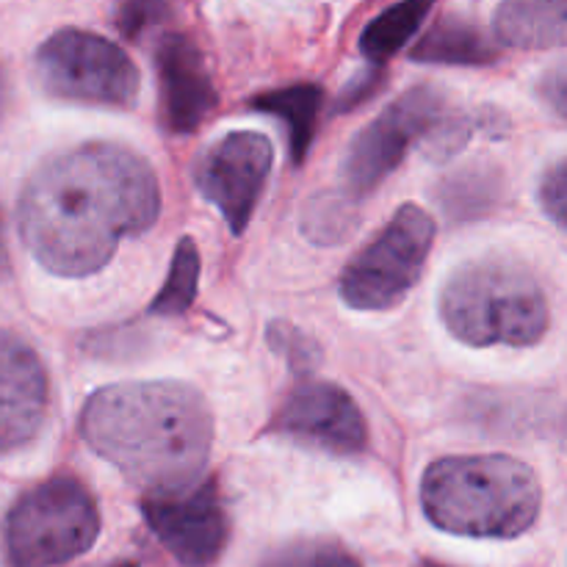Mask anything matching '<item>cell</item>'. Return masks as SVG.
<instances>
[{"label": "cell", "instance_id": "1", "mask_svg": "<svg viewBox=\"0 0 567 567\" xmlns=\"http://www.w3.org/2000/svg\"><path fill=\"white\" fill-rule=\"evenodd\" d=\"M161 214L153 166L114 142L50 155L31 172L17 216L28 252L59 277H89L114 258L122 238L142 236Z\"/></svg>", "mask_w": 567, "mask_h": 567}, {"label": "cell", "instance_id": "2", "mask_svg": "<svg viewBox=\"0 0 567 567\" xmlns=\"http://www.w3.org/2000/svg\"><path fill=\"white\" fill-rule=\"evenodd\" d=\"M81 435L147 496H175L203 480L214 415L203 393L183 382H120L89 396Z\"/></svg>", "mask_w": 567, "mask_h": 567}, {"label": "cell", "instance_id": "3", "mask_svg": "<svg viewBox=\"0 0 567 567\" xmlns=\"http://www.w3.org/2000/svg\"><path fill=\"white\" fill-rule=\"evenodd\" d=\"M543 491L535 471L509 454L443 457L421 480L424 515L449 535L509 540L535 526Z\"/></svg>", "mask_w": 567, "mask_h": 567}, {"label": "cell", "instance_id": "4", "mask_svg": "<svg viewBox=\"0 0 567 567\" xmlns=\"http://www.w3.org/2000/svg\"><path fill=\"white\" fill-rule=\"evenodd\" d=\"M441 319L468 347L526 349L548 332V302L526 266L509 258L468 260L449 275Z\"/></svg>", "mask_w": 567, "mask_h": 567}, {"label": "cell", "instance_id": "5", "mask_svg": "<svg viewBox=\"0 0 567 567\" xmlns=\"http://www.w3.org/2000/svg\"><path fill=\"white\" fill-rule=\"evenodd\" d=\"M100 535V509L75 476H53L17 498L6 518L9 567H59Z\"/></svg>", "mask_w": 567, "mask_h": 567}, {"label": "cell", "instance_id": "6", "mask_svg": "<svg viewBox=\"0 0 567 567\" xmlns=\"http://www.w3.org/2000/svg\"><path fill=\"white\" fill-rule=\"evenodd\" d=\"M39 86L59 100L131 109L142 75L120 44L81 28H61L33 55Z\"/></svg>", "mask_w": 567, "mask_h": 567}, {"label": "cell", "instance_id": "7", "mask_svg": "<svg viewBox=\"0 0 567 567\" xmlns=\"http://www.w3.org/2000/svg\"><path fill=\"white\" fill-rule=\"evenodd\" d=\"M435 241V219L402 205L343 269L338 291L354 310H391L413 291Z\"/></svg>", "mask_w": 567, "mask_h": 567}, {"label": "cell", "instance_id": "8", "mask_svg": "<svg viewBox=\"0 0 567 567\" xmlns=\"http://www.w3.org/2000/svg\"><path fill=\"white\" fill-rule=\"evenodd\" d=\"M454 111L449 109L443 92L430 83L408 89L396 103L369 122L349 147L341 166L343 197L349 203H363L402 164L404 153L413 144H421L424 150L430 147Z\"/></svg>", "mask_w": 567, "mask_h": 567}, {"label": "cell", "instance_id": "9", "mask_svg": "<svg viewBox=\"0 0 567 567\" xmlns=\"http://www.w3.org/2000/svg\"><path fill=\"white\" fill-rule=\"evenodd\" d=\"M275 150L264 133L233 131L210 144L194 166V186L227 221L233 236H241L266 188Z\"/></svg>", "mask_w": 567, "mask_h": 567}, {"label": "cell", "instance_id": "10", "mask_svg": "<svg viewBox=\"0 0 567 567\" xmlns=\"http://www.w3.org/2000/svg\"><path fill=\"white\" fill-rule=\"evenodd\" d=\"M142 515L161 546L183 567H210L230 540V518L216 480H205L175 496H147Z\"/></svg>", "mask_w": 567, "mask_h": 567}, {"label": "cell", "instance_id": "11", "mask_svg": "<svg viewBox=\"0 0 567 567\" xmlns=\"http://www.w3.org/2000/svg\"><path fill=\"white\" fill-rule=\"evenodd\" d=\"M269 432L352 457L369 446V426L358 402L332 382H302L271 419Z\"/></svg>", "mask_w": 567, "mask_h": 567}, {"label": "cell", "instance_id": "12", "mask_svg": "<svg viewBox=\"0 0 567 567\" xmlns=\"http://www.w3.org/2000/svg\"><path fill=\"white\" fill-rule=\"evenodd\" d=\"M153 61L164 127L175 136H188L214 114L219 103L203 50L186 33H164L155 44Z\"/></svg>", "mask_w": 567, "mask_h": 567}, {"label": "cell", "instance_id": "13", "mask_svg": "<svg viewBox=\"0 0 567 567\" xmlns=\"http://www.w3.org/2000/svg\"><path fill=\"white\" fill-rule=\"evenodd\" d=\"M48 371L37 349L0 330V454L39 435L48 415Z\"/></svg>", "mask_w": 567, "mask_h": 567}, {"label": "cell", "instance_id": "14", "mask_svg": "<svg viewBox=\"0 0 567 567\" xmlns=\"http://www.w3.org/2000/svg\"><path fill=\"white\" fill-rule=\"evenodd\" d=\"M496 37L520 50H548L567 44V0H513L496 9Z\"/></svg>", "mask_w": 567, "mask_h": 567}, {"label": "cell", "instance_id": "15", "mask_svg": "<svg viewBox=\"0 0 567 567\" xmlns=\"http://www.w3.org/2000/svg\"><path fill=\"white\" fill-rule=\"evenodd\" d=\"M410 59L421 64L485 66L498 59V50L487 42L485 33L463 17H441L410 50Z\"/></svg>", "mask_w": 567, "mask_h": 567}, {"label": "cell", "instance_id": "16", "mask_svg": "<svg viewBox=\"0 0 567 567\" xmlns=\"http://www.w3.org/2000/svg\"><path fill=\"white\" fill-rule=\"evenodd\" d=\"M252 105L264 114L277 116L286 125L293 164H302L310 144H313L316 122H319L321 105H324V92L316 83H297V86L258 94Z\"/></svg>", "mask_w": 567, "mask_h": 567}, {"label": "cell", "instance_id": "17", "mask_svg": "<svg viewBox=\"0 0 567 567\" xmlns=\"http://www.w3.org/2000/svg\"><path fill=\"white\" fill-rule=\"evenodd\" d=\"M432 14V3H399L382 11L380 17L365 25L360 33V50L371 64H382L391 55H396L410 39L415 37L426 17Z\"/></svg>", "mask_w": 567, "mask_h": 567}, {"label": "cell", "instance_id": "18", "mask_svg": "<svg viewBox=\"0 0 567 567\" xmlns=\"http://www.w3.org/2000/svg\"><path fill=\"white\" fill-rule=\"evenodd\" d=\"M199 286V249L194 238L183 236L177 241L175 255H172L169 275H166L164 286H161L158 297L150 302V316H161V319H175L183 316L197 299Z\"/></svg>", "mask_w": 567, "mask_h": 567}, {"label": "cell", "instance_id": "19", "mask_svg": "<svg viewBox=\"0 0 567 567\" xmlns=\"http://www.w3.org/2000/svg\"><path fill=\"white\" fill-rule=\"evenodd\" d=\"M498 197V175L491 166H471V169L457 172L441 188V199L454 219H468V216L482 214L487 205L496 203Z\"/></svg>", "mask_w": 567, "mask_h": 567}, {"label": "cell", "instance_id": "20", "mask_svg": "<svg viewBox=\"0 0 567 567\" xmlns=\"http://www.w3.org/2000/svg\"><path fill=\"white\" fill-rule=\"evenodd\" d=\"M354 203H349L347 197H319L310 203L308 214H305V233H308L313 241L319 244H336L341 238L349 236V230L354 227Z\"/></svg>", "mask_w": 567, "mask_h": 567}, {"label": "cell", "instance_id": "21", "mask_svg": "<svg viewBox=\"0 0 567 567\" xmlns=\"http://www.w3.org/2000/svg\"><path fill=\"white\" fill-rule=\"evenodd\" d=\"M266 338H269V347L277 354H282L291 371H297L299 377H310L319 369L321 347L299 327L288 324V321H271Z\"/></svg>", "mask_w": 567, "mask_h": 567}, {"label": "cell", "instance_id": "22", "mask_svg": "<svg viewBox=\"0 0 567 567\" xmlns=\"http://www.w3.org/2000/svg\"><path fill=\"white\" fill-rule=\"evenodd\" d=\"M264 567H360V563L336 543L302 540L277 551Z\"/></svg>", "mask_w": 567, "mask_h": 567}, {"label": "cell", "instance_id": "23", "mask_svg": "<svg viewBox=\"0 0 567 567\" xmlns=\"http://www.w3.org/2000/svg\"><path fill=\"white\" fill-rule=\"evenodd\" d=\"M540 205L554 225L567 233V161H559L546 172L540 183Z\"/></svg>", "mask_w": 567, "mask_h": 567}, {"label": "cell", "instance_id": "24", "mask_svg": "<svg viewBox=\"0 0 567 567\" xmlns=\"http://www.w3.org/2000/svg\"><path fill=\"white\" fill-rule=\"evenodd\" d=\"M169 14V6L164 3H125L116 11V28L127 39H138L147 28L158 25Z\"/></svg>", "mask_w": 567, "mask_h": 567}, {"label": "cell", "instance_id": "25", "mask_svg": "<svg viewBox=\"0 0 567 567\" xmlns=\"http://www.w3.org/2000/svg\"><path fill=\"white\" fill-rule=\"evenodd\" d=\"M537 94H540L543 103L567 120V61L565 64H557L554 70H548L546 75L537 83Z\"/></svg>", "mask_w": 567, "mask_h": 567}, {"label": "cell", "instance_id": "26", "mask_svg": "<svg viewBox=\"0 0 567 567\" xmlns=\"http://www.w3.org/2000/svg\"><path fill=\"white\" fill-rule=\"evenodd\" d=\"M380 83H382V72H380V66H374V70H369V72H365V75H360L358 81L349 83V86L343 89L341 103H338V109L349 111V109H352V105L363 103L365 97H371V94H374L377 89H380Z\"/></svg>", "mask_w": 567, "mask_h": 567}, {"label": "cell", "instance_id": "27", "mask_svg": "<svg viewBox=\"0 0 567 567\" xmlns=\"http://www.w3.org/2000/svg\"><path fill=\"white\" fill-rule=\"evenodd\" d=\"M6 105H9V75H6V66L0 64V120L6 114Z\"/></svg>", "mask_w": 567, "mask_h": 567}, {"label": "cell", "instance_id": "28", "mask_svg": "<svg viewBox=\"0 0 567 567\" xmlns=\"http://www.w3.org/2000/svg\"><path fill=\"white\" fill-rule=\"evenodd\" d=\"M9 269V255H6V244H3V227H0V275H6Z\"/></svg>", "mask_w": 567, "mask_h": 567}, {"label": "cell", "instance_id": "29", "mask_svg": "<svg viewBox=\"0 0 567 567\" xmlns=\"http://www.w3.org/2000/svg\"><path fill=\"white\" fill-rule=\"evenodd\" d=\"M559 443H563V449L567 452V410L563 413V419H559Z\"/></svg>", "mask_w": 567, "mask_h": 567}, {"label": "cell", "instance_id": "30", "mask_svg": "<svg viewBox=\"0 0 567 567\" xmlns=\"http://www.w3.org/2000/svg\"><path fill=\"white\" fill-rule=\"evenodd\" d=\"M116 567H138V565H133V563H122V565H116Z\"/></svg>", "mask_w": 567, "mask_h": 567}, {"label": "cell", "instance_id": "31", "mask_svg": "<svg viewBox=\"0 0 567 567\" xmlns=\"http://www.w3.org/2000/svg\"><path fill=\"white\" fill-rule=\"evenodd\" d=\"M421 567H443V565H432V563H424Z\"/></svg>", "mask_w": 567, "mask_h": 567}]
</instances>
